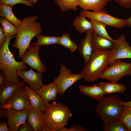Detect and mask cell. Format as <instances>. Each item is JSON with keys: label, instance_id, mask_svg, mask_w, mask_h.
<instances>
[{"label": "cell", "instance_id": "d4e9b609", "mask_svg": "<svg viewBox=\"0 0 131 131\" xmlns=\"http://www.w3.org/2000/svg\"><path fill=\"white\" fill-rule=\"evenodd\" d=\"M72 25L80 33H86L90 30L93 29V24L91 21H88L86 17L80 15L75 17Z\"/></svg>", "mask_w": 131, "mask_h": 131}, {"label": "cell", "instance_id": "52a82bcc", "mask_svg": "<svg viewBox=\"0 0 131 131\" xmlns=\"http://www.w3.org/2000/svg\"><path fill=\"white\" fill-rule=\"evenodd\" d=\"M80 15L90 19L102 22L107 26L117 29H121L126 25V19L116 18L107 13L106 10L103 9L97 11H90L82 10Z\"/></svg>", "mask_w": 131, "mask_h": 131}, {"label": "cell", "instance_id": "8fae6325", "mask_svg": "<svg viewBox=\"0 0 131 131\" xmlns=\"http://www.w3.org/2000/svg\"><path fill=\"white\" fill-rule=\"evenodd\" d=\"M40 46L30 45L20 58L30 67L42 74L45 72L46 67L41 61L39 55Z\"/></svg>", "mask_w": 131, "mask_h": 131}, {"label": "cell", "instance_id": "4fadbf2b", "mask_svg": "<svg viewBox=\"0 0 131 131\" xmlns=\"http://www.w3.org/2000/svg\"><path fill=\"white\" fill-rule=\"evenodd\" d=\"M8 110V116L7 123L9 131H18L20 125L24 124L26 122L28 111H19L12 108Z\"/></svg>", "mask_w": 131, "mask_h": 131}, {"label": "cell", "instance_id": "1f68e13d", "mask_svg": "<svg viewBox=\"0 0 131 131\" xmlns=\"http://www.w3.org/2000/svg\"><path fill=\"white\" fill-rule=\"evenodd\" d=\"M0 3H3L12 6L16 4H22L28 7L33 6V3L28 0H0Z\"/></svg>", "mask_w": 131, "mask_h": 131}, {"label": "cell", "instance_id": "9c48e42d", "mask_svg": "<svg viewBox=\"0 0 131 131\" xmlns=\"http://www.w3.org/2000/svg\"><path fill=\"white\" fill-rule=\"evenodd\" d=\"M109 58V65L118 59L131 58V47L127 43L124 34L115 40Z\"/></svg>", "mask_w": 131, "mask_h": 131}, {"label": "cell", "instance_id": "b9f144b4", "mask_svg": "<svg viewBox=\"0 0 131 131\" xmlns=\"http://www.w3.org/2000/svg\"><path fill=\"white\" fill-rule=\"evenodd\" d=\"M42 131H51L50 129L45 124V123L44 124Z\"/></svg>", "mask_w": 131, "mask_h": 131}, {"label": "cell", "instance_id": "6da1fadb", "mask_svg": "<svg viewBox=\"0 0 131 131\" xmlns=\"http://www.w3.org/2000/svg\"><path fill=\"white\" fill-rule=\"evenodd\" d=\"M38 17L36 15L26 17L22 20L18 28V33L12 46L18 49L19 58H21L28 49L33 38L42 31L40 23L36 22Z\"/></svg>", "mask_w": 131, "mask_h": 131}, {"label": "cell", "instance_id": "7bdbcfd3", "mask_svg": "<svg viewBox=\"0 0 131 131\" xmlns=\"http://www.w3.org/2000/svg\"><path fill=\"white\" fill-rule=\"evenodd\" d=\"M30 1L32 3L35 4L39 0H30Z\"/></svg>", "mask_w": 131, "mask_h": 131}, {"label": "cell", "instance_id": "60d3db41", "mask_svg": "<svg viewBox=\"0 0 131 131\" xmlns=\"http://www.w3.org/2000/svg\"><path fill=\"white\" fill-rule=\"evenodd\" d=\"M127 24L126 25L128 27H131V16L126 19Z\"/></svg>", "mask_w": 131, "mask_h": 131}, {"label": "cell", "instance_id": "83f0119b", "mask_svg": "<svg viewBox=\"0 0 131 131\" xmlns=\"http://www.w3.org/2000/svg\"><path fill=\"white\" fill-rule=\"evenodd\" d=\"M0 23L6 37H11L17 34L18 28L6 18L0 17Z\"/></svg>", "mask_w": 131, "mask_h": 131}, {"label": "cell", "instance_id": "836d02e7", "mask_svg": "<svg viewBox=\"0 0 131 131\" xmlns=\"http://www.w3.org/2000/svg\"><path fill=\"white\" fill-rule=\"evenodd\" d=\"M115 2L122 8L128 9L131 7V0H114Z\"/></svg>", "mask_w": 131, "mask_h": 131}, {"label": "cell", "instance_id": "8992f818", "mask_svg": "<svg viewBox=\"0 0 131 131\" xmlns=\"http://www.w3.org/2000/svg\"><path fill=\"white\" fill-rule=\"evenodd\" d=\"M131 75V63L116 60L105 69L100 78L110 82H117L123 76Z\"/></svg>", "mask_w": 131, "mask_h": 131}, {"label": "cell", "instance_id": "4dcf8cb0", "mask_svg": "<svg viewBox=\"0 0 131 131\" xmlns=\"http://www.w3.org/2000/svg\"><path fill=\"white\" fill-rule=\"evenodd\" d=\"M119 118L125 125L128 131H131V107L123 106Z\"/></svg>", "mask_w": 131, "mask_h": 131}, {"label": "cell", "instance_id": "3957f363", "mask_svg": "<svg viewBox=\"0 0 131 131\" xmlns=\"http://www.w3.org/2000/svg\"><path fill=\"white\" fill-rule=\"evenodd\" d=\"M43 112L44 123L51 131H59L72 116L67 106L55 101L46 106Z\"/></svg>", "mask_w": 131, "mask_h": 131}, {"label": "cell", "instance_id": "f1b7e54d", "mask_svg": "<svg viewBox=\"0 0 131 131\" xmlns=\"http://www.w3.org/2000/svg\"><path fill=\"white\" fill-rule=\"evenodd\" d=\"M95 32L99 36L114 42L115 40L113 39L107 33L106 29L107 25L105 24L98 21L90 19Z\"/></svg>", "mask_w": 131, "mask_h": 131}, {"label": "cell", "instance_id": "ab89813d", "mask_svg": "<svg viewBox=\"0 0 131 131\" xmlns=\"http://www.w3.org/2000/svg\"><path fill=\"white\" fill-rule=\"evenodd\" d=\"M121 104L123 106H127L131 107V101L127 102L122 101Z\"/></svg>", "mask_w": 131, "mask_h": 131}, {"label": "cell", "instance_id": "484cf974", "mask_svg": "<svg viewBox=\"0 0 131 131\" xmlns=\"http://www.w3.org/2000/svg\"><path fill=\"white\" fill-rule=\"evenodd\" d=\"M79 0H54V2L59 7L61 12L68 10H77Z\"/></svg>", "mask_w": 131, "mask_h": 131}, {"label": "cell", "instance_id": "cb8c5ba5", "mask_svg": "<svg viewBox=\"0 0 131 131\" xmlns=\"http://www.w3.org/2000/svg\"><path fill=\"white\" fill-rule=\"evenodd\" d=\"M103 90L104 94H109L118 92L123 93L126 87L123 85L115 82H100L97 84Z\"/></svg>", "mask_w": 131, "mask_h": 131}, {"label": "cell", "instance_id": "d6986e66", "mask_svg": "<svg viewBox=\"0 0 131 131\" xmlns=\"http://www.w3.org/2000/svg\"><path fill=\"white\" fill-rule=\"evenodd\" d=\"M25 89L32 105V109L44 112L46 106L40 96L29 86H25Z\"/></svg>", "mask_w": 131, "mask_h": 131}, {"label": "cell", "instance_id": "5bb4252c", "mask_svg": "<svg viewBox=\"0 0 131 131\" xmlns=\"http://www.w3.org/2000/svg\"><path fill=\"white\" fill-rule=\"evenodd\" d=\"M25 82L22 81L17 83H7L0 87V105L6 104L17 91L25 87Z\"/></svg>", "mask_w": 131, "mask_h": 131}, {"label": "cell", "instance_id": "f35d334b", "mask_svg": "<svg viewBox=\"0 0 131 131\" xmlns=\"http://www.w3.org/2000/svg\"><path fill=\"white\" fill-rule=\"evenodd\" d=\"M7 123L5 122H2L0 123V131H9Z\"/></svg>", "mask_w": 131, "mask_h": 131}, {"label": "cell", "instance_id": "e0dca14e", "mask_svg": "<svg viewBox=\"0 0 131 131\" xmlns=\"http://www.w3.org/2000/svg\"><path fill=\"white\" fill-rule=\"evenodd\" d=\"M91 40L93 51H111L114 45V42L99 36L94 31L91 33Z\"/></svg>", "mask_w": 131, "mask_h": 131}, {"label": "cell", "instance_id": "7c38bea8", "mask_svg": "<svg viewBox=\"0 0 131 131\" xmlns=\"http://www.w3.org/2000/svg\"><path fill=\"white\" fill-rule=\"evenodd\" d=\"M17 74L25 83H27L34 90L39 89L44 85L42 80V73L35 72L31 67L27 71L24 69L19 70Z\"/></svg>", "mask_w": 131, "mask_h": 131}, {"label": "cell", "instance_id": "ba28073f", "mask_svg": "<svg viewBox=\"0 0 131 131\" xmlns=\"http://www.w3.org/2000/svg\"><path fill=\"white\" fill-rule=\"evenodd\" d=\"M82 78V76L81 73L73 74L70 70L61 64L59 75L55 78L53 82L57 87L58 93L63 96L68 88Z\"/></svg>", "mask_w": 131, "mask_h": 131}, {"label": "cell", "instance_id": "ffe728a7", "mask_svg": "<svg viewBox=\"0 0 131 131\" xmlns=\"http://www.w3.org/2000/svg\"><path fill=\"white\" fill-rule=\"evenodd\" d=\"M108 3L105 0H79L78 6L84 10L97 11L103 9Z\"/></svg>", "mask_w": 131, "mask_h": 131}, {"label": "cell", "instance_id": "277c9868", "mask_svg": "<svg viewBox=\"0 0 131 131\" xmlns=\"http://www.w3.org/2000/svg\"><path fill=\"white\" fill-rule=\"evenodd\" d=\"M111 51H93L87 64L81 73L82 78L88 82H95L101 76L108 65Z\"/></svg>", "mask_w": 131, "mask_h": 131}, {"label": "cell", "instance_id": "2e32d148", "mask_svg": "<svg viewBox=\"0 0 131 131\" xmlns=\"http://www.w3.org/2000/svg\"><path fill=\"white\" fill-rule=\"evenodd\" d=\"M93 29L90 30L86 33L85 38L81 41L78 48L80 54L83 58L85 66L88 63L93 52L91 40V35Z\"/></svg>", "mask_w": 131, "mask_h": 131}, {"label": "cell", "instance_id": "ac0fdd59", "mask_svg": "<svg viewBox=\"0 0 131 131\" xmlns=\"http://www.w3.org/2000/svg\"><path fill=\"white\" fill-rule=\"evenodd\" d=\"M44 118L43 112L32 109L28 111L27 120L35 131H42L44 124Z\"/></svg>", "mask_w": 131, "mask_h": 131}, {"label": "cell", "instance_id": "5b68a950", "mask_svg": "<svg viewBox=\"0 0 131 131\" xmlns=\"http://www.w3.org/2000/svg\"><path fill=\"white\" fill-rule=\"evenodd\" d=\"M121 101L116 95L104 97L98 101L96 112L102 120L119 118L123 107L121 104Z\"/></svg>", "mask_w": 131, "mask_h": 131}, {"label": "cell", "instance_id": "f546056e", "mask_svg": "<svg viewBox=\"0 0 131 131\" xmlns=\"http://www.w3.org/2000/svg\"><path fill=\"white\" fill-rule=\"evenodd\" d=\"M58 44L68 49L71 52L75 50L77 47L74 42L71 39L69 34L68 33L63 34L60 37Z\"/></svg>", "mask_w": 131, "mask_h": 131}, {"label": "cell", "instance_id": "603a6c76", "mask_svg": "<svg viewBox=\"0 0 131 131\" xmlns=\"http://www.w3.org/2000/svg\"><path fill=\"white\" fill-rule=\"evenodd\" d=\"M12 6L0 3V15L8 20L17 28L19 27L22 20L17 18L12 11Z\"/></svg>", "mask_w": 131, "mask_h": 131}, {"label": "cell", "instance_id": "ee69618b", "mask_svg": "<svg viewBox=\"0 0 131 131\" xmlns=\"http://www.w3.org/2000/svg\"><path fill=\"white\" fill-rule=\"evenodd\" d=\"M108 2H110L112 1L113 0H105Z\"/></svg>", "mask_w": 131, "mask_h": 131}, {"label": "cell", "instance_id": "30bf717a", "mask_svg": "<svg viewBox=\"0 0 131 131\" xmlns=\"http://www.w3.org/2000/svg\"><path fill=\"white\" fill-rule=\"evenodd\" d=\"M1 107L7 109L12 108L17 110L31 109L32 106L25 87L16 92L5 104Z\"/></svg>", "mask_w": 131, "mask_h": 131}, {"label": "cell", "instance_id": "7402d4cb", "mask_svg": "<svg viewBox=\"0 0 131 131\" xmlns=\"http://www.w3.org/2000/svg\"><path fill=\"white\" fill-rule=\"evenodd\" d=\"M104 131H128L126 126L119 118L102 120Z\"/></svg>", "mask_w": 131, "mask_h": 131}, {"label": "cell", "instance_id": "44dd1931", "mask_svg": "<svg viewBox=\"0 0 131 131\" xmlns=\"http://www.w3.org/2000/svg\"><path fill=\"white\" fill-rule=\"evenodd\" d=\"M79 88L82 94L98 101L103 98L105 95L102 89L98 84L91 86L81 85Z\"/></svg>", "mask_w": 131, "mask_h": 131}, {"label": "cell", "instance_id": "7a4b0ae2", "mask_svg": "<svg viewBox=\"0 0 131 131\" xmlns=\"http://www.w3.org/2000/svg\"><path fill=\"white\" fill-rule=\"evenodd\" d=\"M16 36L6 37L4 43L0 48V69L6 75L8 83L11 84L20 82L17 74L18 70L27 69L26 64L23 61L18 62L15 60L14 54L9 49L10 40Z\"/></svg>", "mask_w": 131, "mask_h": 131}, {"label": "cell", "instance_id": "4316f807", "mask_svg": "<svg viewBox=\"0 0 131 131\" xmlns=\"http://www.w3.org/2000/svg\"><path fill=\"white\" fill-rule=\"evenodd\" d=\"M36 37L37 41L31 45L39 46L58 44L60 38V37L56 36H44L40 34L37 35Z\"/></svg>", "mask_w": 131, "mask_h": 131}, {"label": "cell", "instance_id": "9a60e30c", "mask_svg": "<svg viewBox=\"0 0 131 131\" xmlns=\"http://www.w3.org/2000/svg\"><path fill=\"white\" fill-rule=\"evenodd\" d=\"M34 91L41 97L46 106L49 104V101L56 100L58 93L57 87L54 82L47 85H43Z\"/></svg>", "mask_w": 131, "mask_h": 131}, {"label": "cell", "instance_id": "8d00e7d4", "mask_svg": "<svg viewBox=\"0 0 131 131\" xmlns=\"http://www.w3.org/2000/svg\"><path fill=\"white\" fill-rule=\"evenodd\" d=\"M6 38L2 27H0V46H2L4 43Z\"/></svg>", "mask_w": 131, "mask_h": 131}, {"label": "cell", "instance_id": "e575fe53", "mask_svg": "<svg viewBox=\"0 0 131 131\" xmlns=\"http://www.w3.org/2000/svg\"><path fill=\"white\" fill-rule=\"evenodd\" d=\"M18 131H34V130L31 125L27 121L19 127Z\"/></svg>", "mask_w": 131, "mask_h": 131}, {"label": "cell", "instance_id": "d590c367", "mask_svg": "<svg viewBox=\"0 0 131 131\" xmlns=\"http://www.w3.org/2000/svg\"><path fill=\"white\" fill-rule=\"evenodd\" d=\"M7 83V77L5 74L1 70L0 72V86H3Z\"/></svg>", "mask_w": 131, "mask_h": 131}, {"label": "cell", "instance_id": "74e56055", "mask_svg": "<svg viewBox=\"0 0 131 131\" xmlns=\"http://www.w3.org/2000/svg\"><path fill=\"white\" fill-rule=\"evenodd\" d=\"M8 116V110L4 108H1L0 109V118L7 119Z\"/></svg>", "mask_w": 131, "mask_h": 131}, {"label": "cell", "instance_id": "d6a6232c", "mask_svg": "<svg viewBox=\"0 0 131 131\" xmlns=\"http://www.w3.org/2000/svg\"><path fill=\"white\" fill-rule=\"evenodd\" d=\"M88 130L80 125H76L72 126L69 128H67L64 126L59 131H87Z\"/></svg>", "mask_w": 131, "mask_h": 131}]
</instances>
